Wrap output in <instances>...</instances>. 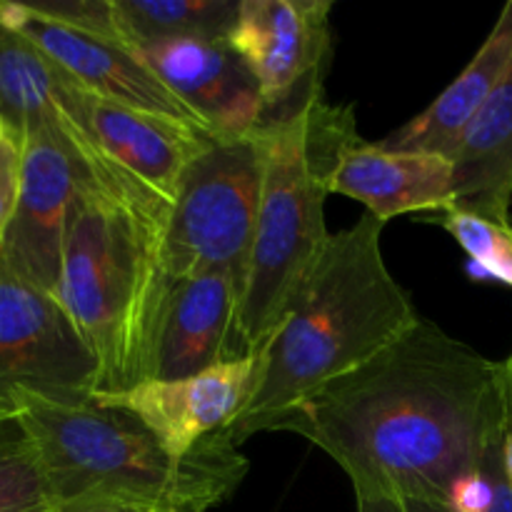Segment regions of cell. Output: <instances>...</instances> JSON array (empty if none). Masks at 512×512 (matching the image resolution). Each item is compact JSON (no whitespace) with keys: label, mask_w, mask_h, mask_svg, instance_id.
<instances>
[{"label":"cell","mask_w":512,"mask_h":512,"mask_svg":"<svg viewBox=\"0 0 512 512\" xmlns=\"http://www.w3.org/2000/svg\"><path fill=\"white\" fill-rule=\"evenodd\" d=\"M508 363L420 318L390 348L278 420L330 455L355 498L448 503L503 438Z\"/></svg>","instance_id":"6da1fadb"},{"label":"cell","mask_w":512,"mask_h":512,"mask_svg":"<svg viewBox=\"0 0 512 512\" xmlns=\"http://www.w3.org/2000/svg\"><path fill=\"white\" fill-rule=\"evenodd\" d=\"M170 203L98 160L68 220L55 298L93 353L98 393L148 380L160 310L170 293L163 238Z\"/></svg>","instance_id":"7a4b0ae2"},{"label":"cell","mask_w":512,"mask_h":512,"mask_svg":"<svg viewBox=\"0 0 512 512\" xmlns=\"http://www.w3.org/2000/svg\"><path fill=\"white\" fill-rule=\"evenodd\" d=\"M380 238L383 223L370 213L333 233L298 303L260 353L253 393L225 430L235 445L275 430L283 415L418 323L413 300L385 265Z\"/></svg>","instance_id":"3957f363"},{"label":"cell","mask_w":512,"mask_h":512,"mask_svg":"<svg viewBox=\"0 0 512 512\" xmlns=\"http://www.w3.org/2000/svg\"><path fill=\"white\" fill-rule=\"evenodd\" d=\"M13 395L55 503L98 495L163 512H208L248 475L240 445L225 433L205 440L188 458H173L138 418L95 393Z\"/></svg>","instance_id":"277c9868"},{"label":"cell","mask_w":512,"mask_h":512,"mask_svg":"<svg viewBox=\"0 0 512 512\" xmlns=\"http://www.w3.org/2000/svg\"><path fill=\"white\" fill-rule=\"evenodd\" d=\"M355 130L353 105H330L323 93L260 125L263 190L235 320L238 355L263 353L328 250L325 175Z\"/></svg>","instance_id":"5b68a950"},{"label":"cell","mask_w":512,"mask_h":512,"mask_svg":"<svg viewBox=\"0 0 512 512\" xmlns=\"http://www.w3.org/2000/svg\"><path fill=\"white\" fill-rule=\"evenodd\" d=\"M263 190L260 128L213 138L185 168L163 238L165 280L173 288L205 270L245 280Z\"/></svg>","instance_id":"8992f818"},{"label":"cell","mask_w":512,"mask_h":512,"mask_svg":"<svg viewBox=\"0 0 512 512\" xmlns=\"http://www.w3.org/2000/svg\"><path fill=\"white\" fill-rule=\"evenodd\" d=\"M330 0H240L225 40L258 83L268 120L323 93Z\"/></svg>","instance_id":"52a82bcc"},{"label":"cell","mask_w":512,"mask_h":512,"mask_svg":"<svg viewBox=\"0 0 512 512\" xmlns=\"http://www.w3.org/2000/svg\"><path fill=\"white\" fill-rule=\"evenodd\" d=\"M88 178L83 140L50 128L25 133L23 178L0 263L50 295L58 290L70 213Z\"/></svg>","instance_id":"ba28073f"},{"label":"cell","mask_w":512,"mask_h":512,"mask_svg":"<svg viewBox=\"0 0 512 512\" xmlns=\"http://www.w3.org/2000/svg\"><path fill=\"white\" fill-rule=\"evenodd\" d=\"M0 390L98 393L100 370L58 298L0 263Z\"/></svg>","instance_id":"9c48e42d"},{"label":"cell","mask_w":512,"mask_h":512,"mask_svg":"<svg viewBox=\"0 0 512 512\" xmlns=\"http://www.w3.org/2000/svg\"><path fill=\"white\" fill-rule=\"evenodd\" d=\"M0 23L23 35L73 83L113 103L168 115L205 130L203 120L125 45L40 13L33 3L0 0Z\"/></svg>","instance_id":"30bf717a"},{"label":"cell","mask_w":512,"mask_h":512,"mask_svg":"<svg viewBox=\"0 0 512 512\" xmlns=\"http://www.w3.org/2000/svg\"><path fill=\"white\" fill-rule=\"evenodd\" d=\"M63 113L95 153L170 205L190 160L215 138L183 120L88 93L68 75L63 88Z\"/></svg>","instance_id":"8fae6325"},{"label":"cell","mask_w":512,"mask_h":512,"mask_svg":"<svg viewBox=\"0 0 512 512\" xmlns=\"http://www.w3.org/2000/svg\"><path fill=\"white\" fill-rule=\"evenodd\" d=\"M260 360V353L240 355L188 378H148L120 393L95 395L138 418L173 458H188L238 418L255 388Z\"/></svg>","instance_id":"7c38bea8"},{"label":"cell","mask_w":512,"mask_h":512,"mask_svg":"<svg viewBox=\"0 0 512 512\" xmlns=\"http://www.w3.org/2000/svg\"><path fill=\"white\" fill-rule=\"evenodd\" d=\"M138 58L203 120L210 135L255 133L268 120L258 83L225 35H178L155 40Z\"/></svg>","instance_id":"4fadbf2b"},{"label":"cell","mask_w":512,"mask_h":512,"mask_svg":"<svg viewBox=\"0 0 512 512\" xmlns=\"http://www.w3.org/2000/svg\"><path fill=\"white\" fill-rule=\"evenodd\" d=\"M325 188L363 203L383 225L398 215L455 208L453 163L445 155L390 150L363 140L358 130L335 150Z\"/></svg>","instance_id":"5bb4252c"},{"label":"cell","mask_w":512,"mask_h":512,"mask_svg":"<svg viewBox=\"0 0 512 512\" xmlns=\"http://www.w3.org/2000/svg\"><path fill=\"white\" fill-rule=\"evenodd\" d=\"M243 280L228 270H205L170 288L150 355L155 380H175L240 358L235 348Z\"/></svg>","instance_id":"9a60e30c"},{"label":"cell","mask_w":512,"mask_h":512,"mask_svg":"<svg viewBox=\"0 0 512 512\" xmlns=\"http://www.w3.org/2000/svg\"><path fill=\"white\" fill-rule=\"evenodd\" d=\"M512 65V0L500 10L493 30L483 40L463 73L423 110L400 125L380 145L403 153H433L453 158L470 120L493 95Z\"/></svg>","instance_id":"2e32d148"},{"label":"cell","mask_w":512,"mask_h":512,"mask_svg":"<svg viewBox=\"0 0 512 512\" xmlns=\"http://www.w3.org/2000/svg\"><path fill=\"white\" fill-rule=\"evenodd\" d=\"M455 208L510 225L512 65L465 128L453 158Z\"/></svg>","instance_id":"e0dca14e"},{"label":"cell","mask_w":512,"mask_h":512,"mask_svg":"<svg viewBox=\"0 0 512 512\" xmlns=\"http://www.w3.org/2000/svg\"><path fill=\"white\" fill-rule=\"evenodd\" d=\"M65 73L23 35L0 23V115L23 133L60 130L78 140L63 113Z\"/></svg>","instance_id":"ac0fdd59"},{"label":"cell","mask_w":512,"mask_h":512,"mask_svg":"<svg viewBox=\"0 0 512 512\" xmlns=\"http://www.w3.org/2000/svg\"><path fill=\"white\" fill-rule=\"evenodd\" d=\"M240 0H108L110 38L138 53L178 35H225Z\"/></svg>","instance_id":"d6986e66"},{"label":"cell","mask_w":512,"mask_h":512,"mask_svg":"<svg viewBox=\"0 0 512 512\" xmlns=\"http://www.w3.org/2000/svg\"><path fill=\"white\" fill-rule=\"evenodd\" d=\"M55 495L13 393L0 395V512H53Z\"/></svg>","instance_id":"ffe728a7"},{"label":"cell","mask_w":512,"mask_h":512,"mask_svg":"<svg viewBox=\"0 0 512 512\" xmlns=\"http://www.w3.org/2000/svg\"><path fill=\"white\" fill-rule=\"evenodd\" d=\"M440 225L453 235L480 273L512 288V223L503 225L468 210L450 208L440 213Z\"/></svg>","instance_id":"44dd1931"},{"label":"cell","mask_w":512,"mask_h":512,"mask_svg":"<svg viewBox=\"0 0 512 512\" xmlns=\"http://www.w3.org/2000/svg\"><path fill=\"white\" fill-rule=\"evenodd\" d=\"M25 158V133L0 115V245L8 233L20 193Z\"/></svg>","instance_id":"7402d4cb"},{"label":"cell","mask_w":512,"mask_h":512,"mask_svg":"<svg viewBox=\"0 0 512 512\" xmlns=\"http://www.w3.org/2000/svg\"><path fill=\"white\" fill-rule=\"evenodd\" d=\"M495 500L493 480L483 468L460 475L448 493L445 508L450 512H490Z\"/></svg>","instance_id":"603a6c76"},{"label":"cell","mask_w":512,"mask_h":512,"mask_svg":"<svg viewBox=\"0 0 512 512\" xmlns=\"http://www.w3.org/2000/svg\"><path fill=\"white\" fill-rule=\"evenodd\" d=\"M480 468L490 475L493 480V490H495V500L490 512H512V485L508 480V473H505V463H503V438L493 445V448L485 453L483 465Z\"/></svg>","instance_id":"cb8c5ba5"},{"label":"cell","mask_w":512,"mask_h":512,"mask_svg":"<svg viewBox=\"0 0 512 512\" xmlns=\"http://www.w3.org/2000/svg\"><path fill=\"white\" fill-rule=\"evenodd\" d=\"M53 512H163L158 508H150V505L133 503V500H118V498H98V495H90V498H75L58 503Z\"/></svg>","instance_id":"d4e9b609"},{"label":"cell","mask_w":512,"mask_h":512,"mask_svg":"<svg viewBox=\"0 0 512 512\" xmlns=\"http://www.w3.org/2000/svg\"><path fill=\"white\" fill-rule=\"evenodd\" d=\"M508 420H505V433H503V463L505 473H508V480L512 485V355L508 360Z\"/></svg>","instance_id":"484cf974"},{"label":"cell","mask_w":512,"mask_h":512,"mask_svg":"<svg viewBox=\"0 0 512 512\" xmlns=\"http://www.w3.org/2000/svg\"><path fill=\"white\" fill-rule=\"evenodd\" d=\"M358 512H405V505L390 498H355Z\"/></svg>","instance_id":"4316f807"},{"label":"cell","mask_w":512,"mask_h":512,"mask_svg":"<svg viewBox=\"0 0 512 512\" xmlns=\"http://www.w3.org/2000/svg\"><path fill=\"white\" fill-rule=\"evenodd\" d=\"M405 512H450L445 505H435V503H403Z\"/></svg>","instance_id":"83f0119b"},{"label":"cell","mask_w":512,"mask_h":512,"mask_svg":"<svg viewBox=\"0 0 512 512\" xmlns=\"http://www.w3.org/2000/svg\"><path fill=\"white\" fill-rule=\"evenodd\" d=\"M3 393H8V390H0V395H3Z\"/></svg>","instance_id":"f1b7e54d"}]
</instances>
